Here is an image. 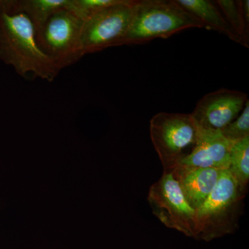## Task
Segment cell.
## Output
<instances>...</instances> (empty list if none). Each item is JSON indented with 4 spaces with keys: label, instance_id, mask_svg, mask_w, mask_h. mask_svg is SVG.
Masks as SVG:
<instances>
[{
    "label": "cell",
    "instance_id": "cell-1",
    "mask_svg": "<svg viewBox=\"0 0 249 249\" xmlns=\"http://www.w3.org/2000/svg\"><path fill=\"white\" fill-rule=\"evenodd\" d=\"M0 60L25 79L53 81L61 71L37 43L29 18L0 6Z\"/></svg>",
    "mask_w": 249,
    "mask_h": 249
},
{
    "label": "cell",
    "instance_id": "cell-2",
    "mask_svg": "<svg viewBox=\"0 0 249 249\" xmlns=\"http://www.w3.org/2000/svg\"><path fill=\"white\" fill-rule=\"evenodd\" d=\"M189 28L209 29L176 0H135L128 29L118 46L167 38Z\"/></svg>",
    "mask_w": 249,
    "mask_h": 249
},
{
    "label": "cell",
    "instance_id": "cell-3",
    "mask_svg": "<svg viewBox=\"0 0 249 249\" xmlns=\"http://www.w3.org/2000/svg\"><path fill=\"white\" fill-rule=\"evenodd\" d=\"M245 195L229 170H222L213 190L196 210L194 238L211 242L235 232Z\"/></svg>",
    "mask_w": 249,
    "mask_h": 249
},
{
    "label": "cell",
    "instance_id": "cell-4",
    "mask_svg": "<svg viewBox=\"0 0 249 249\" xmlns=\"http://www.w3.org/2000/svg\"><path fill=\"white\" fill-rule=\"evenodd\" d=\"M198 126L191 114L160 112L152 118L150 134L163 172H172L196 144Z\"/></svg>",
    "mask_w": 249,
    "mask_h": 249
},
{
    "label": "cell",
    "instance_id": "cell-5",
    "mask_svg": "<svg viewBox=\"0 0 249 249\" xmlns=\"http://www.w3.org/2000/svg\"><path fill=\"white\" fill-rule=\"evenodd\" d=\"M147 201L152 213L163 225L194 238L196 211L188 203L173 172H163L150 186Z\"/></svg>",
    "mask_w": 249,
    "mask_h": 249
},
{
    "label": "cell",
    "instance_id": "cell-6",
    "mask_svg": "<svg viewBox=\"0 0 249 249\" xmlns=\"http://www.w3.org/2000/svg\"><path fill=\"white\" fill-rule=\"evenodd\" d=\"M84 21L67 8L49 18L36 36L42 52L60 70L79 61L80 34Z\"/></svg>",
    "mask_w": 249,
    "mask_h": 249
},
{
    "label": "cell",
    "instance_id": "cell-7",
    "mask_svg": "<svg viewBox=\"0 0 249 249\" xmlns=\"http://www.w3.org/2000/svg\"><path fill=\"white\" fill-rule=\"evenodd\" d=\"M134 1L121 0L85 19L80 34L82 56L118 47L128 29Z\"/></svg>",
    "mask_w": 249,
    "mask_h": 249
},
{
    "label": "cell",
    "instance_id": "cell-8",
    "mask_svg": "<svg viewBox=\"0 0 249 249\" xmlns=\"http://www.w3.org/2000/svg\"><path fill=\"white\" fill-rule=\"evenodd\" d=\"M248 100L246 93L224 88L205 95L191 114L199 127L221 131L240 116Z\"/></svg>",
    "mask_w": 249,
    "mask_h": 249
},
{
    "label": "cell",
    "instance_id": "cell-9",
    "mask_svg": "<svg viewBox=\"0 0 249 249\" xmlns=\"http://www.w3.org/2000/svg\"><path fill=\"white\" fill-rule=\"evenodd\" d=\"M233 144L224 138L220 131L201 128L198 126L194 147L178 166L228 170Z\"/></svg>",
    "mask_w": 249,
    "mask_h": 249
},
{
    "label": "cell",
    "instance_id": "cell-10",
    "mask_svg": "<svg viewBox=\"0 0 249 249\" xmlns=\"http://www.w3.org/2000/svg\"><path fill=\"white\" fill-rule=\"evenodd\" d=\"M222 171L213 168L178 166L172 172L188 203L196 211L213 190Z\"/></svg>",
    "mask_w": 249,
    "mask_h": 249
},
{
    "label": "cell",
    "instance_id": "cell-11",
    "mask_svg": "<svg viewBox=\"0 0 249 249\" xmlns=\"http://www.w3.org/2000/svg\"><path fill=\"white\" fill-rule=\"evenodd\" d=\"M70 0H0V6L12 13H20L29 18L36 36L49 18L70 6Z\"/></svg>",
    "mask_w": 249,
    "mask_h": 249
},
{
    "label": "cell",
    "instance_id": "cell-12",
    "mask_svg": "<svg viewBox=\"0 0 249 249\" xmlns=\"http://www.w3.org/2000/svg\"><path fill=\"white\" fill-rule=\"evenodd\" d=\"M178 4L196 16L206 24L209 30L224 34L229 39L243 46L242 40L234 32L214 1L209 0H176Z\"/></svg>",
    "mask_w": 249,
    "mask_h": 249
},
{
    "label": "cell",
    "instance_id": "cell-13",
    "mask_svg": "<svg viewBox=\"0 0 249 249\" xmlns=\"http://www.w3.org/2000/svg\"><path fill=\"white\" fill-rule=\"evenodd\" d=\"M228 170L246 194L249 181V137L232 145Z\"/></svg>",
    "mask_w": 249,
    "mask_h": 249
},
{
    "label": "cell",
    "instance_id": "cell-14",
    "mask_svg": "<svg viewBox=\"0 0 249 249\" xmlns=\"http://www.w3.org/2000/svg\"><path fill=\"white\" fill-rule=\"evenodd\" d=\"M216 6L222 10L223 16L234 32L242 40L244 47H249V29L246 24L242 11V1L240 0H217Z\"/></svg>",
    "mask_w": 249,
    "mask_h": 249
},
{
    "label": "cell",
    "instance_id": "cell-15",
    "mask_svg": "<svg viewBox=\"0 0 249 249\" xmlns=\"http://www.w3.org/2000/svg\"><path fill=\"white\" fill-rule=\"evenodd\" d=\"M220 132L224 138L233 143L249 137V100L240 116Z\"/></svg>",
    "mask_w": 249,
    "mask_h": 249
},
{
    "label": "cell",
    "instance_id": "cell-16",
    "mask_svg": "<svg viewBox=\"0 0 249 249\" xmlns=\"http://www.w3.org/2000/svg\"><path fill=\"white\" fill-rule=\"evenodd\" d=\"M242 11H243L244 18H245L246 24L249 27V1L244 0L242 1Z\"/></svg>",
    "mask_w": 249,
    "mask_h": 249
}]
</instances>
